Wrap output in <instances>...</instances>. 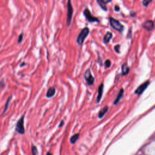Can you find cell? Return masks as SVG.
<instances>
[{
  "instance_id": "cell-1",
  "label": "cell",
  "mask_w": 155,
  "mask_h": 155,
  "mask_svg": "<svg viewBox=\"0 0 155 155\" xmlns=\"http://www.w3.org/2000/svg\"><path fill=\"white\" fill-rule=\"evenodd\" d=\"M25 113L19 118L17 121L15 127V131L20 134H24L25 128H24V118Z\"/></svg>"
},
{
  "instance_id": "cell-2",
  "label": "cell",
  "mask_w": 155,
  "mask_h": 155,
  "mask_svg": "<svg viewBox=\"0 0 155 155\" xmlns=\"http://www.w3.org/2000/svg\"><path fill=\"white\" fill-rule=\"evenodd\" d=\"M89 33V28L88 27L84 28L79 33L78 38H77V42L79 45H82Z\"/></svg>"
},
{
  "instance_id": "cell-3",
  "label": "cell",
  "mask_w": 155,
  "mask_h": 155,
  "mask_svg": "<svg viewBox=\"0 0 155 155\" xmlns=\"http://www.w3.org/2000/svg\"><path fill=\"white\" fill-rule=\"evenodd\" d=\"M110 22L111 26L117 31L122 32L124 30V26L120 24L119 21L116 20L114 18H110Z\"/></svg>"
},
{
  "instance_id": "cell-4",
  "label": "cell",
  "mask_w": 155,
  "mask_h": 155,
  "mask_svg": "<svg viewBox=\"0 0 155 155\" xmlns=\"http://www.w3.org/2000/svg\"><path fill=\"white\" fill-rule=\"evenodd\" d=\"M73 9L71 1H68L67 2V22L68 25H70L71 23V21L73 16Z\"/></svg>"
},
{
  "instance_id": "cell-5",
  "label": "cell",
  "mask_w": 155,
  "mask_h": 155,
  "mask_svg": "<svg viewBox=\"0 0 155 155\" xmlns=\"http://www.w3.org/2000/svg\"><path fill=\"white\" fill-rule=\"evenodd\" d=\"M84 78L87 81V82H88V85H91L93 84L94 81V79L93 77V76L91 75V71L89 69H88L85 71V74H84Z\"/></svg>"
},
{
  "instance_id": "cell-6",
  "label": "cell",
  "mask_w": 155,
  "mask_h": 155,
  "mask_svg": "<svg viewBox=\"0 0 155 155\" xmlns=\"http://www.w3.org/2000/svg\"><path fill=\"white\" fill-rule=\"evenodd\" d=\"M84 15L85 18L88 20L90 22H99V19L91 15V12L88 10V9H85L84 11Z\"/></svg>"
},
{
  "instance_id": "cell-7",
  "label": "cell",
  "mask_w": 155,
  "mask_h": 155,
  "mask_svg": "<svg viewBox=\"0 0 155 155\" xmlns=\"http://www.w3.org/2000/svg\"><path fill=\"white\" fill-rule=\"evenodd\" d=\"M150 84V82L149 81H146L145 82H144L143 84H141L136 90H135V94H141L147 88V87L148 86V85Z\"/></svg>"
},
{
  "instance_id": "cell-8",
  "label": "cell",
  "mask_w": 155,
  "mask_h": 155,
  "mask_svg": "<svg viewBox=\"0 0 155 155\" xmlns=\"http://www.w3.org/2000/svg\"><path fill=\"white\" fill-rule=\"evenodd\" d=\"M143 27L146 29L147 30L150 31L154 28V23L151 20H148L146 21L143 24Z\"/></svg>"
},
{
  "instance_id": "cell-9",
  "label": "cell",
  "mask_w": 155,
  "mask_h": 155,
  "mask_svg": "<svg viewBox=\"0 0 155 155\" xmlns=\"http://www.w3.org/2000/svg\"><path fill=\"white\" fill-rule=\"evenodd\" d=\"M103 89H104V85L103 84H101L98 88V94H97V103H99V101H101V99L102 97V93H103Z\"/></svg>"
},
{
  "instance_id": "cell-10",
  "label": "cell",
  "mask_w": 155,
  "mask_h": 155,
  "mask_svg": "<svg viewBox=\"0 0 155 155\" xmlns=\"http://www.w3.org/2000/svg\"><path fill=\"white\" fill-rule=\"evenodd\" d=\"M55 92H56V90H55L54 87H50V88H49L48 89L47 94H46L47 97H48V98L51 97L52 96H53L54 95Z\"/></svg>"
},
{
  "instance_id": "cell-11",
  "label": "cell",
  "mask_w": 155,
  "mask_h": 155,
  "mask_svg": "<svg viewBox=\"0 0 155 155\" xmlns=\"http://www.w3.org/2000/svg\"><path fill=\"white\" fill-rule=\"evenodd\" d=\"M97 3L99 4V5L101 7V8L104 10H107V8L106 6V4L107 3H108L109 2H111V1H105V0H101V1H97Z\"/></svg>"
},
{
  "instance_id": "cell-12",
  "label": "cell",
  "mask_w": 155,
  "mask_h": 155,
  "mask_svg": "<svg viewBox=\"0 0 155 155\" xmlns=\"http://www.w3.org/2000/svg\"><path fill=\"white\" fill-rule=\"evenodd\" d=\"M121 69H122V73L123 75L127 74L130 71V68L127 65V63H125L122 65V68Z\"/></svg>"
},
{
  "instance_id": "cell-13",
  "label": "cell",
  "mask_w": 155,
  "mask_h": 155,
  "mask_svg": "<svg viewBox=\"0 0 155 155\" xmlns=\"http://www.w3.org/2000/svg\"><path fill=\"white\" fill-rule=\"evenodd\" d=\"M123 94H124V90H123L122 88H121V89L120 90V91H119V92L117 96V97L116 98L115 101H114V105H116V104H117L119 103V101L120 100V99L122 98V96H123Z\"/></svg>"
},
{
  "instance_id": "cell-14",
  "label": "cell",
  "mask_w": 155,
  "mask_h": 155,
  "mask_svg": "<svg viewBox=\"0 0 155 155\" xmlns=\"http://www.w3.org/2000/svg\"><path fill=\"white\" fill-rule=\"evenodd\" d=\"M108 110V107L107 106L104 107L103 108H102V109L100 110V111L99 112L98 117H99V118H102V117L107 113Z\"/></svg>"
},
{
  "instance_id": "cell-15",
  "label": "cell",
  "mask_w": 155,
  "mask_h": 155,
  "mask_svg": "<svg viewBox=\"0 0 155 155\" xmlns=\"http://www.w3.org/2000/svg\"><path fill=\"white\" fill-rule=\"evenodd\" d=\"M112 38V33L111 32H107L104 37V42L107 44L108 43Z\"/></svg>"
},
{
  "instance_id": "cell-16",
  "label": "cell",
  "mask_w": 155,
  "mask_h": 155,
  "mask_svg": "<svg viewBox=\"0 0 155 155\" xmlns=\"http://www.w3.org/2000/svg\"><path fill=\"white\" fill-rule=\"evenodd\" d=\"M12 98V95H10V96L8 97V99H7L6 102H5V105H4V110H3V111H2V114H4V113H5V111H7V110L8 108L9 104H10V101H11Z\"/></svg>"
},
{
  "instance_id": "cell-17",
  "label": "cell",
  "mask_w": 155,
  "mask_h": 155,
  "mask_svg": "<svg viewBox=\"0 0 155 155\" xmlns=\"http://www.w3.org/2000/svg\"><path fill=\"white\" fill-rule=\"evenodd\" d=\"M31 154L32 155H38V148L35 145L33 144L31 145Z\"/></svg>"
},
{
  "instance_id": "cell-18",
  "label": "cell",
  "mask_w": 155,
  "mask_h": 155,
  "mask_svg": "<svg viewBox=\"0 0 155 155\" xmlns=\"http://www.w3.org/2000/svg\"><path fill=\"white\" fill-rule=\"evenodd\" d=\"M79 138V134H74L73 135L71 138H70V142L72 143H74L76 142V140L78 139Z\"/></svg>"
},
{
  "instance_id": "cell-19",
  "label": "cell",
  "mask_w": 155,
  "mask_h": 155,
  "mask_svg": "<svg viewBox=\"0 0 155 155\" xmlns=\"http://www.w3.org/2000/svg\"><path fill=\"white\" fill-rule=\"evenodd\" d=\"M23 37H24V35L23 33H21L19 36V38H18V43L19 44L22 42V39H23Z\"/></svg>"
},
{
  "instance_id": "cell-20",
  "label": "cell",
  "mask_w": 155,
  "mask_h": 155,
  "mask_svg": "<svg viewBox=\"0 0 155 155\" xmlns=\"http://www.w3.org/2000/svg\"><path fill=\"white\" fill-rule=\"evenodd\" d=\"M105 65L106 67H110V65H111V61L108 59L106 60V61L105 62Z\"/></svg>"
},
{
  "instance_id": "cell-21",
  "label": "cell",
  "mask_w": 155,
  "mask_h": 155,
  "mask_svg": "<svg viewBox=\"0 0 155 155\" xmlns=\"http://www.w3.org/2000/svg\"><path fill=\"white\" fill-rule=\"evenodd\" d=\"M119 48H120V45H116L114 47V50L117 53H119L120 50H119Z\"/></svg>"
},
{
  "instance_id": "cell-22",
  "label": "cell",
  "mask_w": 155,
  "mask_h": 155,
  "mask_svg": "<svg viewBox=\"0 0 155 155\" xmlns=\"http://www.w3.org/2000/svg\"><path fill=\"white\" fill-rule=\"evenodd\" d=\"M151 2V1H143L142 2V4L144 6H147L149 3H150Z\"/></svg>"
},
{
  "instance_id": "cell-23",
  "label": "cell",
  "mask_w": 155,
  "mask_h": 155,
  "mask_svg": "<svg viewBox=\"0 0 155 155\" xmlns=\"http://www.w3.org/2000/svg\"><path fill=\"white\" fill-rule=\"evenodd\" d=\"M5 86V83L4 82L3 80H2L1 81H0V89L2 87H4Z\"/></svg>"
},
{
  "instance_id": "cell-24",
  "label": "cell",
  "mask_w": 155,
  "mask_h": 155,
  "mask_svg": "<svg viewBox=\"0 0 155 155\" xmlns=\"http://www.w3.org/2000/svg\"><path fill=\"white\" fill-rule=\"evenodd\" d=\"M119 7L118 6V5H115V7H114V9H115V10L116 11H119Z\"/></svg>"
},
{
  "instance_id": "cell-25",
  "label": "cell",
  "mask_w": 155,
  "mask_h": 155,
  "mask_svg": "<svg viewBox=\"0 0 155 155\" xmlns=\"http://www.w3.org/2000/svg\"><path fill=\"white\" fill-rule=\"evenodd\" d=\"M64 120H62L61 122V123H60V124L59 125V127H61L63 125H64Z\"/></svg>"
},
{
  "instance_id": "cell-26",
  "label": "cell",
  "mask_w": 155,
  "mask_h": 155,
  "mask_svg": "<svg viewBox=\"0 0 155 155\" xmlns=\"http://www.w3.org/2000/svg\"><path fill=\"white\" fill-rule=\"evenodd\" d=\"M26 65L25 62H22V64H21L20 65V67H22L23 65Z\"/></svg>"
},
{
  "instance_id": "cell-27",
  "label": "cell",
  "mask_w": 155,
  "mask_h": 155,
  "mask_svg": "<svg viewBox=\"0 0 155 155\" xmlns=\"http://www.w3.org/2000/svg\"><path fill=\"white\" fill-rule=\"evenodd\" d=\"M46 155H53L52 154H51L50 153H47V154H46Z\"/></svg>"
}]
</instances>
